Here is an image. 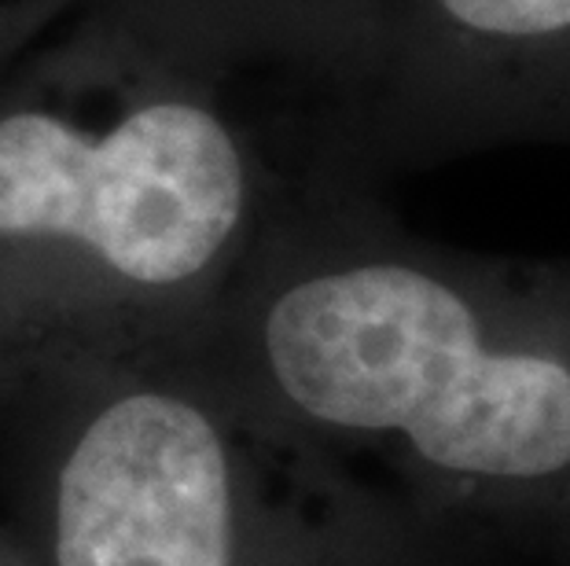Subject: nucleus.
Here are the masks:
<instances>
[{
	"label": "nucleus",
	"instance_id": "2",
	"mask_svg": "<svg viewBox=\"0 0 570 566\" xmlns=\"http://www.w3.org/2000/svg\"><path fill=\"white\" fill-rule=\"evenodd\" d=\"M298 166L233 96L67 22L0 81V401L188 349Z\"/></svg>",
	"mask_w": 570,
	"mask_h": 566
},
{
	"label": "nucleus",
	"instance_id": "7",
	"mask_svg": "<svg viewBox=\"0 0 570 566\" xmlns=\"http://www.w3.org/2000/svg\"><path fill=\"white\" fill-rule=\"evenodd\" d=\"M0 566H27V563H22L16 540H11L8 529H0Z\"/></svg>",
	"mask_w": 570,
	"mask_h": 566
},
{
	"label": "nucleus",
	"instance_id": "4",
	"mask_svg": "<svg viewBox=\"0 0 570 566\" xmlns=\"http://www.w3.org/2000/svg\"><path fill=\"white\" fill-rule=\"evenodd\" d=\"M515 140L570 143V0H394L317 126L324 159L372 188Z\"/></svg>",
	"mask_w": 570,
	"mask_h": 566
},
{
	"label": "nucleus",
	"instance_id": "6",
	"mask_svg": "<svg viewBox=\"0 0 570 566\" xmlns=\"http://www.w3.org/2000/svg\"><path fill=\"white\" fill-rule=\"evenodd\" d=\"M81 0H0V81L30 52H38L56 27H67Z\"/></svg>",
	"mask_w": 570,
	"mask_h": 566
},
{
	"label": "nucleus",
	"instance_id": "1",
	"mask_svg": "<svg viewBox=\"0 0 570 566\" xmlns=\"http://www.w3.org/2000/svg\"><path fill=\"white\" fill-rule=\"evenodd\" d=\"M254 427L354 467L487 563L570 566V258L431 244L298 166L196 342Z\"/></svg>",
	"mask_w": 570,
	"mask_h": 566
},
{
	"label": "nucleus",
	"instance_id": "3",
	"mask_svg": "<svg viewBox=\"0 0 570 566\" xmlns=\"http://www.w3.org/2000/svg\"><path fill=\"white\" fill-rule=\"evenodd\" d=\"M27 566H482L386 481L239 416L185 354L96 360L0 401Z\"/></svg>",
	"mask_w": 570,
	"mask_h": 566
},
{
	"label": "nucleus",
	"instance_id": "5",
	"mask_svg": "<svg viewBox=\"0 0 570 566\" xmlns=\"http://www.w3.org/2000/svg\"><path fill=\"white\" fill-rule=\"evenodd\" d=\"M394 0H81L70 22L236 100L273 89L309 137L354 81Z\"/></svg>",
	"mask_w": 570,
	"mask_h": 566
}]
</instances>
